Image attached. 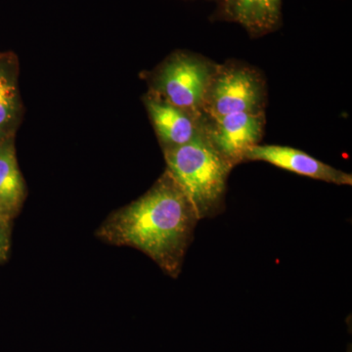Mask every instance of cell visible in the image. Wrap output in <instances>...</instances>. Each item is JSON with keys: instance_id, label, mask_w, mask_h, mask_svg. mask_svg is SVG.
Masks as SVG:
<instances>
[{"instance_id": "cell-1", "label": "cell", "mask_w": 352, "mask_h": 352, "mask_svg": "<svg viewBox=\"0 0 352 352\" xmlns=\"http://www.w3.org/2000/svg\"><path fill=\"white\" fill-rule=\"evenodd\" d=\"M199 221L193 204L166 170L138 200L109 215L95 235L106 244L142 252L176 279Z\"/></svg>"}, {"instance_id": "cell-2", "label": "cell", "mask_w": 352, "mask_h": 352, "mask_svg": "<svg viewBox=\"0 0 352 352\" xmlns=\"http://www.w3.org/2000/svg\"><path fill=\"white\" fill-rule=\"evenodd\" d=\"M163 151L166 170L192 201L200 220L224 212L227 180L233 168L204 131L186 144Z\"/></svg>"}, {"instance_id": "cell-3", "label": "cell", "mask_w": 352, "mask_h": 352, "mask_svg": "<svg viewBox=\"0 0 352 352\" xmlns=\"http://www.w3.org/2000/svg\"><path fill=\"white\" fill-rule=\"evenodd\" d=\"M219 64L186 50H178L155 69L150 91L204 120V104Z\"/></svg>"}, {"instance_id": "cell-4", "label": "cell", "mask_w": 352, "mask_h": 352, "mask_svg": "<svg viewBox=\"0 0 352 352\" xmlns=\"http://www.w3.org/2000/svg\"><path fill=\"white\" fill-rule=\"evenodd\" d=\"M267 87L263 74L249 64L227 61L219 64L204 104V119L232 113H263Z\"/></svg>"}, {"instance_id": "cell-5", "label": "cell", "mask_w": 352, "mask_h": 352, "mask_svg": "<svg viewBox=\"0 0 352 352\" xmlns=\"http://www.w3.org/2000/svg\"><path fill=\"white\" fill-rule=\"evenodd\" d=\"M264 127L265 113H232L203 120L208 142L232 168L245 163L247 153L261 144Z\"/></svg>"}, {"instance_id": "cell-6", "label": "cell", "mask_w": 352, "mask_h": 352, "mask_svg": "<svg viewBox=\"0 0 352 352\" xmlns=\"http://www.w3.org/2000/svg\"><path fill=\"white\" fill-rule=\"evenodd\" d=\"M254 161L265 162L277 168H283L296 175L307 176L312 179L337 185L351 186L352 184L351 173L337 170L307 153L289 146H254L245 155V162Z\"/></svg>"}, {"instance_id": "cell-7", "label": "cell", "mask_w": 352, "mask_h": 352, "mask_svg": "<svg viewBox=\"0 0 352 352\" xmlns=\"http://www.w3.org/2000/svg\"><path fill=\"white\" fill-rule=\"evenodd\" d=\"M144 104L163 150L186 144L203 133V120L149 91Z\"/></svg>"}, {"instance_id": "cell-8", "label": "cell", "mask_w": 352, "mask_h": 352, "mask_svg": "<svg viewBox=\"0 0 352 352\" xmlns=\"http://www.w3.org/2000/svg\"><path fill=\"white\" fill-rule=\"evenodd\" d=\"M217 20L240 25L251 38L280 29L283 22L282 0H217Z\"/></svg>"}, {"instance_id": "cell-9", "label": "cell", "mask_w": 352, "mask_h": 352, "mask_svg": "<svg viewBox=\"0 0 352 352\" xmlns=\"http://www.w3.org/2000/svg\"><path fill=\"white\" fill-rule=\"evenodd\" d=\"M22 111L19 61L12 52H0V142L15 136Z\"/></svg>"}, {"instance_id": "cell-10", "label": "cell", "mask_w": 352, "mask_h": 352, "mask_svg": "<svg viewBox=\"0 0 352 352\" xmlns=\"http://www.w3.org/2000/svg\"><path fill=\"white\" fill-rule=\"evenodd\" d=\"M14 140L15 136L0 142V206L12 219L19 212L27 196Z\"/></svg>"}, {"instance_id": "cell-11", "label": "cell", "mask_w": 352, "mask_h": 352, "mask_svg": "<svg viewBox=\"0 0 352 352\" xmlns=\"http://www.w3.org/2000/svg\"><path fill=\"white\" fill-rule=\"evenodd\" d=\"M10 245V222H0V263H3L8 258Z\"/></svg>"}, {"instance_id": "cell-12", "label": "cell", "mask_w": 352, "mask_h": 352, "mask_svg": "<svg viewBox=\"0 0 352 352\" xmlns=\"http://www.w3.org/2000/svg\"><path fill=\"white\" fill-rule=\"evenodd\" d=\"M12 217L0 206V222H10Z\"/></svg>"}, {"instance_id": "cell-13", "label": "cell", "mask_w": 352, "mask_h": 352, "mask_svg": "<svg viewBox=\"0 0 352 352\" xmlns=\"http://www.w3.org/2000/svg\"><path fill=\"white\" fill-rule=\"evenodd\" d=\"M347 352H351V347H349V351H347Z\"/></svg>"}]
</instances>
